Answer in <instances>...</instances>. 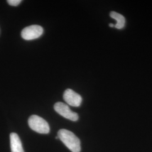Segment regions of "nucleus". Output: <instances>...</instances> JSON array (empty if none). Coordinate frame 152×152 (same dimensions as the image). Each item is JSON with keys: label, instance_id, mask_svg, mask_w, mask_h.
I'll return each mask as SVG.
<instances>
[{"label": "nucleus", "instance_id": "1a4fd4ad", "mask_svg": "<svg viewBox=\"0 0 152 152\" xmlns=\"http://www.w3.org/2000/svg\"><path fill=\"white\" fill-rule=\"evenodd\" d=\"M109 27H114V25L113 24H109Z\"/></svg>", "mask_w": 152, "mask_h": 152}, {"label": "nucleus", "instance_id": "f257e3e1", "mask_svg": "<svg viewBox=\"0 0 152 152\" xmlns=\"http://www.w3.org/2000/svg\"><path fill=\"white\" fill-rule=\"evenodd\" d=\"M58 136L71 152H81L80 140L72 132L66 129H61L58 132Z\"/></svg>", "mask_w": 152, "mask_h": 152}, {"label": "nucleus", "instance_id": "7ed1b4c3", "mask_svg": "<svg viewBox=\"0 0 152 152\" xmlns=\"http://www.w3.org/2000/svg\"><path fill=\"white\" fill-rule=\"evenodd\" d=\"M55 110L63 117L72 121H77L78 120V115L72 112L69 106L62 102H58L54 104Z\"/></svg>", "mask_w": 152, "mask_h": 152}, {"label": "nucleus", "instance_id": "20e7f679", "mask_svg": "<svg viewBox=\"0 0 152 152\" xmlns=\"http://www.w3.org/2000/svg\"><path fill=\"white\" fill-rule=\"evenodd\" d=\"M44 29L38 25H32L22 30L21 36L25 40H32L38 38L43 34Z\"/></svg>", "mask_w": 152, "mask_h": 152}, {"label": "nucleus", "instance_id": "39448f33", "mask_svg": "<svg viewBox=\"0 0 152 152\" xmlns=\"http://www.w3.org/2000/svg\"><path fill=\"white\" fill-rule=\"evenodd\" d=\"M63 99L68 105L75 107L80 106L82 101L81 95L70 88L66 89L64 91Z\"/></svg>", "mask_w": 152, "mask_h": 152}, {"label": "nucleus", "instance_id": "0eeeda50", "mask_svg": "<svg viewBox=\"0 0 152 152\" xmlns=\"http://www.w3.org/2000/svg\"><path fill=\"white\" fill-rule=\"evenodd\" d=\"M110 16L112 18L114 19L117 21L116 24L114 25V27L120 29H122L125 27L126 20H125V17L122 15L120 14L118 12H116L115 11H112L110 13Z\"/></svg>", "mask_w": 152, "mask_h": 152}, {"label": "nucleus", "instance_id": "6e6552de", "mask_svg": "<svg viewBox=\"0 0 152 152\" xmlns=\"http://www.w3.org/2000/svg\"><path fill=\"white\" fill-rule=\"evenodd\" d=\"M7 2L10 5L17 6L20 4L22 1L21 0H7Z\"/></svg>", "mask_w": 152, "mask_h": 152}, {"label": "nucleus", "instance_id": "423d86ee", "mask_svg": "<svg viewBox=\"0 0 152 152\" xmlns=\"http://www.w3.org/2000/svg\"><path fill=\"white\" fill-rule=\"evenodd\" d=\"M11 152H24L22 141L18 134L12 132L10 135Z\"/></svg>", "mask_w": 152, "mask_h": 152}, {"label": "nucleus", "instance_id": "f03ea898", "mask_svg": "<svg viewBox=\"0 0 152 152\" xmlns=\"http://www.w3.org/2000/svg\"><path fill=\"white\" fill-rule=\"evenodd\" d=\"M28 125L32 130L39 134H47L50 132L48 123L44 118L37 115H32L29 118Z\"/></svg>", "mask_w": 152, "mask_h": 152}]
</instances>
